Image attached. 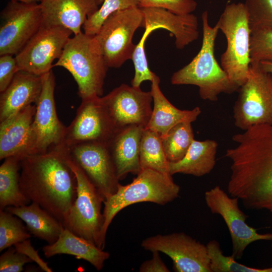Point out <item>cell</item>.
<instances>
[{"instance_id": "27", "label": "cell", "mask_w": 272, "mask_h": 272, "mask_svg": "<svg viewBox=\"0 0 272 272\" xmlns=\"http://www.w3.org/2000/svg\"><path fill=\"white\" fill-rule=\"evenodd\" d=\"M22 158L10 157L0 166V210L8 207H20L31 202L21 190L19 179Z\"/></svg>"}, {"instance_id": "24", "label": "cell", "mask_w": 272, "mask_h": 272, "mask_svg": "<svg viewBox=\"0 0 272 272\" xmlns=\"http://www.w3.org/2000/svg\"><path fill=\"white\" fill-rule=\"evenodd\" d=\"M42 250L47 258L61 254L75 256L88 261L97 270L103 268L105 261L110 256L108 252L65 228L54 243L43 246Z\"/></svg>"}, {"instance_id": "30", "label": "cell", "mask_w": 272, "mask_h": 272, "mask_svg": "<svg viewBox=\"0 0 272 272\" xmlns=\"http://www.w3.org/2000/svg\"><path fill=\"white\" fill-rule=\"evenodd\" d=\"M207 247L211 272H272V266L265 268L251 267L239 263L231 255H225L216 240L209 241Z\"/></svg>"}, {"instance_id": "43", "label": "cell", "mask_w": 272, "mask_h": 272, "mask_svg": "<svg viewBox=\"0 0 272 272\" xmlns=\"http://www.w3.org/2000/svg\"><path fill=\"white\" fill-rule=\"evenodd\" d=\"M271 75V80H272V74H270Z\"/></svg>"}, {"instance_id": "19", "label": "cell", "mask_w": 272, "mask_h": 272, "mask_svg": "<svg viewBox=\"0 0 272 272\" xmlns=\"http://www.w3.org/2000/svg\"><path fill=\"white\" fill-rule=\"evenodd\" d=\"M43 25L60 26L74 35L82 32L87 18L99 8L97 0H41Z\"/></svg>"}, {"instance_id": "36", "label": "cell", "mask_w": 272, "mask_h": 272, "mask_svg": "<svg viewBox=\"0 0 272 272\" xmlns=\"http://www.w3.org/2000/svg\"><path fill=\"white\" fill-rule=\"evenodd\" d=\"M33 262L25 255L10 247L0 256V272H21L25 264Z\"/></svg>"}, {"instance_id": "14", "label": "cell", "mask_w": 272, "mask_h": 272, "mask_svg": "<svg viewBox=\"0 0 272 272\" xmlns=\"http://www.w3.org/2000/svg\"><path fill=\"white\" fill-rule=\"evenodd\" d=\"M118 130L101 97L83 99L75 117L66 127L64 144L67 147L86 142L107 145Z\"/></svg>"}, {"instance_id": "39", "label": "cell", "mask_w": 272, "mask_h": 272, "mask_svg": "<svg viewBox=\"0 0 272 272\" xmlns=\"http://www.w3.org/2000/svg\"><path fill=\"white\" fill-rule=\"evenodd\" d=\"M152 258L143 262L140 265V272H169V269L160 257L159 252L153 251Z\"/></svg>"}, {"instance_id": "34", "label": "cell", "mask_w": 272, "mask_h": 272, "mask_svg": "<svg viewBox=\"0 0 272 272\" xmlns=\"http://www.w3.org/2000/svg\"><path fill=\"white\" fill-rule=\"evenodd\" d=\"M250 58L251 62H272V29L252 32Z\"/></svg>"}, {"instance_id": "9", "label": "cell", "mask_w": 272, "mask_h": 272, "mask_svg": "<svg viewBox=\"0 0 272 272\" xmlns=\"http://www.w3.org/2000/svg\"><path fill=\"white\" fill-rule=\"evenodd\" d=\"M142 21L139 7L116 11L104 21L94 39L108 67L119 68L131 59L137 45L133 37Z\"/></svg>"}, {"instance_id": "28", "label": "cell", "mask_w": 272, "mask_h": 272, "mask_svg": "<svg viewBox=\"0 0 272 272\" xmlns=\"http://www.w3.org/2000/svg\"><path fill=\"white\" fill-rule=\"evenodd\" d=\"M142 169H151L162 173H169V162L166 156L161 135L152 130L145 128L140 145Z\"/></svg>"}, {"instance_id": "8", "label": "cell", "mask_w": 272, "mask_h": 272, "mask_svg": "<svg viewBox=\"0 0 272 272\" xmlns=\"http://www.w3.org/2000/svg\"><path fill=\"white\" fill-rule=\"evenodd\" d=\"M233 107L234 124L242 130L272 124V80L258 62H251L247 79L238 89Z\"/></svg>"}, {"instance_id": "42", "label": "cell", "mask_w": 272, "mask_h": 272, "mask_svg": "<svg viewBox=\"0 0 272 272\" xmlns=\"http://www.w3.org/2000/svg\"><path fill=\"white\" fill-rule=\"evenodd\" d=\"M104 0H97L98 4L100 6L103 2Z\"/></svg>"}, {"instance_id": "10", "label": "cell", "mask_w": 272, "mask_h": 272, "mask_svg": "<svg viewBox=\"0 0 272 272\" xmlns=\"http://www.w3.org/2000/svg\"><path fill=\"white\" fill-rule=\"evenodd\" d=\"M206 203L213 214L221 216L226 224L232 241V254L242 258L246 248L259 240H272V233L260 234L246 223L247 216L239 208V198L226 193L217 185L205 193Z\"/></svg>"}, {"instance_id": "44", "label": "cell", "mask_w": 272, "mask_h": 272, "mask_svg": "<svg viewBox=\"0 0 272 272\" xmlns=\"http://www.w3.org/2000/svg\"><path fill=\"white\" fill-rule=\"evenodd\" d=\"M271 247H272V245H271Z\"/></svg>"}, {"instance_id": "4", "label": "cell", "mask_w": 272, "mask_h": 272, "mask_svg": "<svg viewBox=\"0 0 272 272\" xmlns=\"http://www.w3.org/2000/svg\"><path fill=\"white\" fill-rule=\"evenodd\" d=\"M172 175L151 169H142L132 182L119 184L116 192L103 202L104 218L101 236L105 243L108 227L114 217L124 208L134 203L151 202L165 205L173 201L179 195L180 188Z\"/></svg>"}, {"instance_id": "21", "label": "cell", "mask_w": 272, "mask_h": 272, "mask_svg": "<svg viewBox=\"0 0 272 272\" xmlns=\"http://www.w3.org/2000/svg\"><path fill=\"white\" fill-rule=\"evenodd\" d=\"M42 77L19 71L0 95V122L26 107L36 104L42 90Z\"/></svg>"}, {"instance_id": "37", "label": "cell", "mask_w": 272, "mask_h": 272, "mask_svg": "<svg viewBox=\"0 0 272 272\" xmlns=\"http://www.w3.org/2000/svg\"><path fill=\"white\" fill-rule=\"evenodd\" d=\"M18 72L15 55H0V92L4 91L10 84L15 74Z\"/></svg>"}, {"instance_id": "33", "label": "cell", "mask_w": 272, "mask_h": 272, "mask_svg": "<svg viewBox=\"0 0 272 272\" xmlns=\"http://www.w3.org/2000/svg\"><path fill=\"white\" fill-rule=\"evenodd\" d=\"M251 32L272 29V0H245Z\"/></svg>"}, {"instance_id": "17", "label": "cell", "mask_w": 272, "mask_h": 272, "mask_svg": "<svg viewBox=\"0 0 272 272\" xmlns=\"http://www.w3.org/2000/svg\"><path fill=\"white\" fill-rule=\"evenodd\" d=\"M67 148L70 157L83 170L104 199L116 192L119 179L107 145L86 142Z\"/></svg>"}, {"instance_id": "15", "label": "cell", "mask_w": 272, "mask_h": 272, "mask_svg": "<svg viewBox=\"0 0 272 272\" xmlns=\"http://www.w3.org/2000/svg\"><path fill=\"white\" fill-rule=\"evenodd\" d=\"M42 77V90L36 104L32 122L35 141L34 154L45 153L64 144L66 126L59 120L55 99V77L52 70Z\"/></svg>"}, {"instance_id": "40", "label": "cell", "mask_w": 272, "mask_h": 272, "mask_svg": "<svg viewBox=\"0 0 272 272\" xmlns=\"http://www.w3.org/2000/svg\"><path fill=\"white\" fill-rule=\"evenodd\" d=\"M262 69L266 72L272 74V62L262 61L260 62Z\"/></svg>"}, {"instance_id": "23", "label": "cell", "mask_w": 272, "mask_h": 272, "mask_svg": "<svg viewBox=\"0 0 272 272\" xmlns=\"http://www.w3.org/2000/svg\"><path fill=\"white\" fill-rule=\"evenodd\" d=\"M160 79L155 75L151 82V93L154 106L152 114L145 128L158 133L161 137L166 135L175 125L183 122L192 123L201 113L199 107L192 110H180L166 98L160 88Z\"/></svg>"}, {"instance_id": "20", "label": "cell", "mask_w": 272, "mask_h": 272, "mask_svg": "<svg viewBox=\"0 0 272 272\" xmlns=\"http://www.w3.org/2000/svg\"><path fill=\"white\" fill-rule=\"evenodd\" d=\"M143 15L142 27L155 30L165 29L175 37L177 48H184L199 36L198 22L191 14L178 15L161 8H140Z\"/></svg>"}, {"instance_id": "25", "label": "cell", "mask_w": 272, "mask_h": 272, "mask_svg": "<svg viewBox=\"0 0 272 272\" xmlns=\"http://www.w3.org/2000/svg\"><path fill=\"white\" fill-rule=\"evenodd\" d=\"M5 210L19 217L25 223L31 234L48 244L54 243L64 228L60 221L34 202L20 207H8Z\"/></svg>"}, {"instance_id": "3", "label": "cell", "mask_w": 272, "mask_h": 272, "mask_svg": "<svg viewBox=\"0 0 272 272\" xmlns=\"http://www.w3.org/2000/svg\"><path fill=\"white\" fill-rule=\"evenodd\" d=\"M202 41L200 50L187 65L172 75L173 85H192L199 88L200 98L216 101L222 93L231 94L239 87L233 84L215 56V41L219 29L211 26L207 11L201 15Z\"/></svg>"}, {"instance_id": "29", "label": "cell", "mask_w": 272, "mask_h": 272, "mask_svg": "<svg viewBox=\"0 0 272 272\" xmlns=\"http://www.w3.org/2000/svg\"><path fill=\"white\" fill-rule=\"evenodd\" d=\"M161 139L168 161L176 162L181 160L194 140L191 123L183 122L175 125Z\"/></svg>"}, {"instance_id": "26", "label": "cell", "mask_w": 272, "mask_h": 272, "mask_svg": "<svg viewBox=\"0 0 272 272\" xmlns=\"http://www.w3.org/2000/svg\"><path fill=\"white\" fill-rule=\"evenodd\" d=\"M218 144L214 140H194L185 156L176 162H169V173L201 177L214 168Z\"/></svg>"}, {"instance_id": "35", "label": "cell", "mask_w": 272, "mask_h": 272, "mask_svg": "<svg viewBox=\"0 0 272 272\" xmlns=\"http://www.w3.org/2000/svg\"><path fill=\"white\" fill-rule=\"evenodd\" d=\"M194 0H140V8H156L178 15L191 14L197 8Z\"/></svg>"}, {"instance_id": "13", "label": "cell", "mask_w": 272, "mask_h": 272, "mask_svg": "<svg viewBox=\"0 0 272 272\" xmlns=\"http://www.w3.org/2000/svg\"><path fill=\"white\" fill-rule=\"evenodd\" d=\"M141 246L145 250L168 255L175 271L211 272L207 245L185 233L151 236L142 242Z\"/></svg>"}, {"instance_id": "1", "label": "cell", "mask_w": 272, "mask_h": 272, "mask_svg": "<svg viewBox=\"0 0 272 272\" xmlns=\"http://www.w3.org/2000/svg\"><path fill=\"white\" fill-rule=\"evenodd\" d=\"M232 140L236 146L225 154L231 163L228 193L247 209L272 214V124L254 125Z\"/></svg>"}, {"instance_id": "18", "label": "cell", "mask_w": 272, "mask_h": 272, "mask_svg": "<svg viewBox=\"0 0 272 272\" xmlns=\"http://www.w3.org/2000/svg\"><path fill=\"white\" fill-rule=\"evenodd\" d=\"M35 104L30 105L0 122V160L34 154L32 122Z\"/></svg>"}, {"instance_id": "31", "label": "cell", "mask_w": 272, "mask_h": 272, "mask_svg": "<svg viewBox=\"0 0 272 272\" xmlns=\"http://www.w3.org/2000/svg\"><path fill=\"white\" fill-rule=\"evenodd\" d=\"M22 220L5 210H0V251L31 237Z\"/></svg>"}, {"instance_id": "16", "label": "cell", "mask_w": 272, "mask_h": 272, "mask_svg": "<svg viewBox=\"0 0 272 272\" xmlns=\"http://www.w3.org/2000/svg\"><path fill=\"white\" fill-rule=\"evenodd\" d=\"M101 100L118 130L130 125L145 128L149 121L153 110L150 91L122 84Z\"/></svg>"}, {"instance_id": "32", "label": "cell", "mask_w": 272, "mask_h": 272, "mask_svg": "<svg viewBox=\"0 0 272 272\" xmlns=\"http://www.w3.org/2000/svg\"><path fill=\"white\" fill-rule=\"evenodd\" d=\"M140 0H104L98 10L89 17L82 29L84 33L94 36L104 21L112 13L132 7H139Z\"/></svg>"}, {"instance_id": "11", "label": "cell", "mask_w": 272, "mask_h": 272, "mask_svg": "<svg viewBox=\"0 0 272 272\" xmlns=\"http://www.w3.org/2000/svg\"><path fill=\"white\" fill-rule=\"evenodd\" d=\"M0 55H16L42 25L39 3L10 1L0 14Z\"/></svg>"}, {"instance_id": "7", "label": "cell", "mask_w": 272, "mask_h": 272, "mask_svg": "<svg viewBox=\"0 0 272 272\" xmlns=\"http://www.w3.org/2000/svg\"><path fill=\"white\" fill-rule=\"evenodd\" d=\"M66 162L77 181V196L67 217L64 228L104 249L105 243L101 232L104 222L102 205L104 198L80 166L69 156Z\"/></svg>"}, {"instance_id": "6", "label": "cell", "mask_w": 272, "mask_h": 272, "mask_svg": "<svg viewBox=\"0 0 272 272\" xmlns=\"http://www.w3.org/2000/svg\"><path fill=\"white\" fill-rule=\"evenodd\" d=\"M216 25L227 40L226 49L221 56V66L240 88L247 79L251 63L252 32L244 3L227 4Z\"/></svg>"}, {"instance_id": "41", "label": "cell", "mask_w": 272, "mask_h": 272, "mask_svg": "<svg viewBox=\"0 0 272 272\" xmlns=\"http://www.w3.org/2000/svg\"><path fill=\"white\" fill-rule=\"evenodd\" d=\"M11 1H17V2L25 3H39L41 0H11Z\"/></svg>"}, {"instance_id": "2", "label": "cell", "mask_w": 272, "mask_h": 272, "mask_svg": "<svg viewBox=\"0 0 272 272\" xmlns=\"http://www.w3.org/2000/svg\"><path fill=\"white\" fill-rule=\"evenodd\" d=\"M65 145L48 152L27 155L20 161L19 184L21 191L62 224L77 196V181L66 162Z\"/></svg>"}, {"instance_id": "38", "label": "cell", "mask_w": 272, "mask_h": 272, "mask_svg": "<svg viewBox=\"0 0 272 272\" xmlns=\"http://www.w3.org/2000/svg\"><path fill=\"white\" fill-rule=\"evenodd\" d=\"M19 252L25 255L35 262L40 268L46 272H52V269L48 266L47 262L42 259L38 254V251L34 249L29 239L14 245Z\"/></svg>"}, {"instance_id": "22", "label": "cell", "mask_w": 272, "mask_h": 272, "mask_svg": "<svg viewBox=\"0 0 272 272\" xmlns=\"http://www.w3.org/2000/svg\"><path fill=\"white\" fill-rule=\"evenodd\" d=\"M144 129L137 125L120 129L107 145L119 180L128 173L137 175L142 170L140 145Z\"/></svg>"}, {"instance_id": "12", "label": "cell", "mask_w": 272, "mask_h": 272, "mask_svg": "<svg viewBox=\"0 0 272 272\" xmlns=\"http://www.w3.org/2000/svg\"><path fill=\"white\" fill-rule=\"evenodd\" d=\"M73 32L62 27L43 25L15 57L18 71L42 76L52 70Z\"/></svg>"}, {"instance_id": "5", "label": "cell", "mask_w": 272, "mask_h": 272, "mask_svg": "<svg viewBox=\"0 0 272 272\" xmlns=\"http://www.w3.org/2000/svg\"><path fill=\"white\" fill-rule=\"evenodd\" d=\"M54 66L63 67L72 75L82 100L102 97L109 67L94 36L82 32L71 37Z\"/></svg>"}]
</instances>
